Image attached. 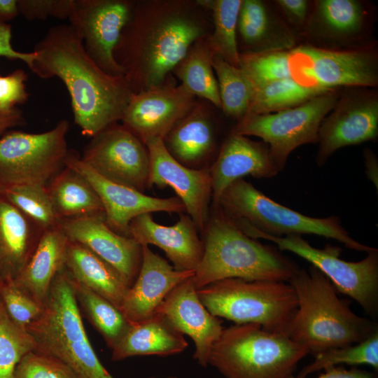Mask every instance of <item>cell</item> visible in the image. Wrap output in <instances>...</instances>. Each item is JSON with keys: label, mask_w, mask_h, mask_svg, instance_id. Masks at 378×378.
Here are the masks:
<instances>
[{"label": "cell", "mask_w": 378, "mask_h": 378, "mask_svg": "<svg viewBox=\"0 0 378 378\" xmlns=\"http://www.w3.org/2000/svg\"><path fill=\"white\" fill-rule=\"evenodd\" d=\"M29 69L41 78H59L71 102L74 122L93 137L120 120L134 92L125 76L108 74L87 54L70 24L50 28L34 49Z\"/></svg>", "instance_id": "1"}, {"label": "cell", "mask_w": 378, "mask_h": 378, "mask_svg": "<svg viewBox=\"0 0 378 378\" xmlns=\"http://www.w3.org/2000/svg\"><path fill=\"white\" fill-rule=\"evenodd\" d=\"M294 288L297 309L286 335L316 356L358 344L378 331L377 323L355 314L332 282L311 265L300 268L288 281Z\"/></svg>", "instance_id": "2"}, {"label": "cell", "mask_w": 378, "mask_h": 378, "mask_svg": "<svg viewBox=\"0 0 378 378\" xmlns=\"http://www.w3.org/2000/svg\"><path fill=\"white\" fill-rule=\"evenodd\" d=\"M173 10L161 14L149 27L133 10L122 31L114 57L134 93L161 85L204 34L200 21Z\"/></svg>", "instance_id": "3"}, {"label": "cell", "mask_w": 378, "mask_h": 378, "mask_svg": "<svg viewBox=\"0 0 378 378\" xmlns=\"http://www.w3.org/2000/svg\"><path fill=\"white\" fill-rule=\"evenodd\" d=\"M210 210L203 255L192 276L197 290L229 278L288 282L298 272V264L276 246L246 234L218 207Z\"/></svg>", "instance_id": "4"}, {"label": "cell", "mask_w": 378, "mask_h": 378, "mask_svg": "<svg viewBox=\"0 0 378 378\" xmlns=\"http://www.w3.org/2000/svg\"><path fill=\"white\" fill-rule=\"evenodd\" d=\"M213 207H218L246 234L253 231L274 237L316 234L335 239L351 250L367 253L374 249L352 238L339 216L304 215L272 200L244 178L228 186Z\"/></svg>", "instance_id": "5"}, {"label": "cell", "mask_w": 378, "mask_h": 378, "mask_svg": "<svg viewBox=\"0 0 378 378\" xmlns=\"http://www.w3.org/2000/svg\"><path fill=\"white\" fill-rule=\"evenodd\" d=\"M308 351L282 333L253 323L224 328L208 365L225 378H288Z\"/></svg>", "instance_id": "6"}, {"label": "cell", "mask_w": 378, "mask_h": 378, "mask_svg": "<svg viewBox=\"0 0 378 378\" xmlns=\"http://www.w3.org/2000/svg\"><path fill=\"white\" fill-rule=\"evenodd\" d=\"M27 330L34 339V350L59 359L81 378H113L88 337L64 267L54 279L42 314Z\"/></svg>", "instance_id": "7"}, {"label": "cell", "mask_w": 378, "mask_h": 378, "mask_svg": "<svg viewBox=\"0 0 378 378\" xmlns=\"http://www.w3.org/2000/svg\"><path fill=\"white\" fill-rule=\"evenodd\" d=\"M197 291L202 304L215 316L235 325L257 324L285 335L298 306L295 289L286 281L229 278Z\"/></svg>", "instance_id": "8"}, {"label": "cell", "mask_w": 378, "mask_h": 378, "mask_svg": "<svg viewBox=\"0 0 378 378\" xmlns=\"http://www.w3.org/2000/svg\"><path fill=\"white\" fill-rule=\"evenodd\" d=\"M69 130L63 119L44 132L10 130L0 136V191L26 184L47 186L65 167Z\"/></svg>", "instance_id": "9"}, {"label": "cell", "mask_w": 378, "mask_h": 378, "mask_svg": "<svg viewBox=\"0 0 378 378\" xmlns=\"http://www.w3.org/2000/svg\"><path fill=\"white\" fill-rule=\"evenodd\" d=\"M248 236L268 240L280 251L292 252L309 262L323 273L342 293L356 302L363 311L374 318L378 313V250L367 253L361 260L353 262L340 258L341 248L327 245L312 246L301 235L274 237L259 232Z\"/></svg>", "instance_id": "10"}, {"label": "cell", "mask_w": 378, "mask_h": 378, "mask_svg": "<svg viewBox=\"0 0 378 378\" xmlns=\"http://www.w3.org/2000/svg\"><path fill=\"white\" fill-rule=\"evenodd\" d=\"M338 98L335 89L288 109L265 114L247 113L232 132L262 139L281 172L295 148L318 142L321 123Z\"/></svg>", "instance_id": "11"}, {"label": "cell", "mask_w": 378, "mask_h": 378, "mask_svg": "<svg viewBox=\"0 0 378 378\" xmlns=\"http://www.w3.org/2000/svg\"><path fill=\"white\" fill-rule=\"evenodd\" d=\"M291 77L299 84L327 90L375 87L377 57L370 48L334 50L303 45L290 50Z\"/></svg>", "instance_id": "12"}, {"label": "cell", "mask_w": 378, "mask_h": 378, "mask_svg": "<svg viewBox=\"0 0 378 378\" xmlns=\"http://www.w3.org/2000/svg\"><path fill=\"white\" fill-rule=\"evenodd\" d=\"M80 157L109 181L143 192L149 188L148 149L122 125L112 124L92 137Z\"/></svg>", "instance_id": "13"}, {"label": "cell", "mask_w": 378, "mask_h": 378, "mask_svg": "<svg viewBox=\"0 0 378 378\" xmlns=\"http://www.w3.org/2000/svg\"><path fill=\"white\" fill-rule=\"evenodd\" d=\"M133 10V4L127 1L74 0L69 24L82 40L87 54L108 74L125 76L114 50Z\"/></svg>", "instance_id": "14"}, {"label": "cell", "mask_w": 378, "mask_h": 378, "mask_svg": "<svg viewBox=\"0 0 378 378\" xmlns=\"http://www.w3.org/2000/svg\"><path fill=\"white\" fill-rule=\"evenodd\" d=\"M378 136V96L370 90H356L339 97L323 118L318 133L316 162L324 165L344 146L375 141Z\"/></svg>", "instance_id": "15"}, {"label": "cell", "mask_w": 378, "mask_h": 378, "mask_svg": "<svg viewBox=\"0 0 378 378\" xmlns=\"http://www.w3.org/2000/svg\"><path fill=\"white\" fill-rule=\"evenodd\" d=\"M65 166L76 171L92 186L103 205L106 224L120 234L130 237V223L139 215L153 212L181 214L186 211L184 204L176 196L152 197L104 178L86 164L76 152L69 150Z\"/></svg>", "instance_id": "16"}, {"label": "cell", "mask_w": 378, "mask_h": 378, "mask_svg": "<svg viewBox=\"0 0 378 378\" xmlns=\"http://www.w3.org/2000/svg\"><path fill=\"white\" fill-rule=\"evenodd\" d=\"M149 155V188L171 187L184 204L198 232L206 224L211 202V180L209 168L188 167L169 153L162 139L144 141Z\"/></svg>", "instance_id": "17"}, {"label": "cell", "mask_w": 378, "mask_h": 378, "mask_svg": "<svg viewBox=\"0 0 378 378\" xmlns=\"http://www.w3.org/2000/svg\"><path fill=\"white\" fill-rule=\"evenodd\" d=\"M195 106V96L182 85L134 92L121 118L122 125L144 144L164 139Z\"/></svg>", "instance_id": "18"}, {"label": "cell", "mask_w": 378, "mask_h": 378, "mask_svg": "<svg viewBox=\"0 0 378 378\" xmlns=\"http://www.w3.org/2000/svg\"><path fill=\"white\" fill-rule=\"evenodd\" d=\"M58 223L68 239L82 244L111 265L130 287L133 284L141 264L142 245L113 230L104 214L62 218Z\"/></svg>", "instance_id": "19"}, {"label": "cell", "mask_w": 378, "mask_h": 378, "mask_svg": "<svg viewBox=\"0 0 378 378\" xmlns=\"http://www.w3.org/2000/svg\"><path fill=\"white\" fill-rule=\"evenodd\" d=\"M192 276L183 281L166 296L156 313L165 317L182 335L191 338L195 344L192 357L206 368L211 348L224 328L220 318L202 304Z\"/></svg>", "instance_id": "20"}, {"label": "cell", "mask_w": 378, "mask_h": 378, "mask_svg": "<svg viewBox=\"0 0 378 378\" xmlns=\"http://www.w3.org/2000/svg\"><path fill=\"white\" fill-rule=\"evenodd\" d=\"M194 274L195 271L175 269L148 246L142 245L139 274L128 289L120 310L132 323L146 320L155 314L174 287Z\"/></svg>", "instance_id": "21"}, {"label": "cell", "mask_w": 378, "mask_h": 378, "mask_svg": "<svg viewBox=\"0 0 378 378\" xmlns=\"http://www.w3.org/2000/svg\"><path fill=\"white\" fill-rule=\"evenodd\" d=\"M209 169L212 188L211 207L217 204L223 191L236 180L247 175L269 178L281 172L265 143L253 141L232 132L223 142Z\"/></svg>", "instance_id": "22"}, {"label": "cell", "mask_w": 378, "mask_h": 378, "mask_svg": "<svg viewBox=\"0 0 378 378\" xmlns=\"http://www.w3.org/2000/svg\"><path fill=\"white\" fill-rule=\"evenodd\" d=\"M188 215L181 214L172 225L155 222L151 214H144L132 219L129 225L130 237L141 245L156 246L162 249L181 271H195L204 251V244Z\"/></svg>", "instance_id": "23"}, {"label": "cell", "mask_w": 378, "mask_h": 378, "mask_svg": "<svg viewBox=\"0 0 378 378\" xmlns=\"http://www.w3.org/2000/svg\"><path fill=\"white\" fill-rule=\"evenodd\" d=\"M44 230L0 194V284L20 275Z\"/></svg>", "instance_id": "24"}, {"label": "cell", "mask_w": 378, "mask_h": 378, "mask_svg": "<svg viewBox=\"0 0 378 378\" xmlns=\"http://www.w3.org/2000/svg\"><path fill=\"white\" fill-rule=\"evenodd\" d=\"M68 240L58 223L46 229L31 259L10 283L45 307L54 279L64 267Z\"/></svg>", "instance_id": "25"}, {"label": "cell", "mask_w": 378, "mask_h": 378, "mask_svg": "<svg viewBox=\"0 0 378 378\" xmlns=\"http://www.w3.org/2000/svg\"><path fill=\"white\" fill-rule=\"evenodd\" d=\"M188 342L162 315L132 323L129 329L111 349V359L120 361L136 356H169L180 354Z\"/></svg>", "instance_id": "26"}, {"label": "cell", "mask_w": 378, "mask_h": 378, "mask_svg": "<svg viewBox=\"0 0 378 378\" xmlns=\"http://www.w3.org/2000/svg\"><path fill=\"white\" fill-rule=\"evenodd\" d=\"M238 31L251 49L247 52L290 50L295 38L290 27L269 4L260 0H243L240 7Z\"/></svg>", "instance_id": "27"}, {"label": "cell", "mask_w": 378, "mask_h": 378, "mask_svg": "<svg viewBox=\"0 0 378 378\" xmlns=\"http://www.w3.org/2000/svg\"><path fill=\"white\" fill-rule=\"evenodd\" d=\"M64 267L73 279L120 309L130 286L111 265L85 246L69 239Z\"/></svg>", "instance_id": "28"}, {"label": "cell", "mask_w": 378, "mask_h": 378, "mask_svg": "<svg viewBox=\"0 0 378 378\" xmlns=\"http://www.w3.org/2000/svg\"><path fill=\"white\" fill-rule=\"evenodd\" d=\"M172 156L182 164L200 169L214 150V127L204 111L194 108L163 139Z\"/></svg>", "instance_id": "29"}, {"label": "cell", "mask_w": 378, "mask_h": 378, "mask_svg": "<svg viewBox=\"0 0 378 378\" xmlns=\"http://www.w3.org/2000/svg\"><path fill=\"white\" fill-rule=\"evenodd\" d=\"M58 220L104 214L102 202L90 183L66 167L47 186Z\"/></svg>", "instance_id": "30"}, {"label": "cell", "mask_w": 378, "mask_h": 378, "mask_svg": "<svg viewBox=\"0 0 378 378\" xmlns=\"http://www.w3.org/2000/svg\"><path fill=\"white\" fill-rule=\"evenodd\" d=\"M365 21V10L358 1L318 0L305 29L323 39L343 40L357 36Z\"/></svg>", "instance_id": "31"}, {"label": "cell", "mask_w": 378, "mask_h": 378, "mask_svg": "<svg viewBox=\"0 0 378 378\" xmlns=\"http://www.w3.org/2000/svg\"><path fill=\"white\" fill-rule=\"evenodd\" d=\"M68 273V272H67ZM80 311L112 349L130 327L121 311L111 302L73 279L68 274Z\"/></svg>", "instance_id": "32"}, {"label": "cell", "mask_w": 378, "mask_h": 378, "mask_svg": "<svg viewBox=\"0 0 378 378\" xmlns=\"http://www.w3.org/2000/svg\"><path fill=\"white\" fill-rule=\"evenodd\" d=\"M211 56L206 41L199 39L174 69L181 85L195 97L204 98L221 107Z\"/></svg>", "instance_id": "33"}, {"label": "cell", "mask_w": 378, "mask_h": 378, "mask_svg": "<svg viewBox=\"0 0 378 378\" xmlns=\"http://www.w3.org/2000/svg\"><path fill=\"white\" fill-rule=\"evenodd\" d=\"M241 1L213 0L198 3L212 11L214 31L206 41L211 54L236 67H239L237 29Z\"/></svg>", "instance_id": "34"}, {"label": "cell", "mask_w": 378, "mask_h": 378, "mask_svg": "<svg viewBox=\"0 0 378 378\" xmlns=\"http://www.w3.org/2000/svg\"><path fill=\"white\" fill-rule=\"evenodd\" d=\"M211 64L218 78L221 107L225 114L239 120L248 112L255 88L246 74L221 57L212 55Z\"/></svg>", "instance_id": "35"}, {"label": "cell", "mask_w": 378, "mask_h": 378, "mask_svg": "<svg viewBox=\"0 0 378 378\" xmlns=\"http://www.w3.org/2000/svg\"><path fill=\"white\" fill-rule=\"evenodd\" d=\"M330 90L305 87L292 78L275 80L255 89L247 113L265 114L288 109Z\"/></svg>", "instance_id": "36"}, {"label": "cell", "mask_w": 378, "mask_h": 378, "mask_svg": "<svg viewBox=\"0 0 378 378\" xmlns=\"http://www.w3.org/2000/svg\"><path fill=\"white\" fill-rule=\"evenodd\" d=\"M346 364L366 365L378 370V331L355 344L332 349L314 356V360L299 372L298 378H307L321 370Z\"/></svg>", "instance_id": "37"}, {"label": "cell", "mask_w": 378, "mask_h": 378, "mask_svg": "<svg viewBox=\"0 0 378 378\" xmlns=\"http://www.w3.org/2000/svg\"><path fill=\"white\" fill-rule=\"evenodd\" d=\"M34 349L33 337L13 321L0 298V378H13L19 362Z\"/></svg>", "instance_id": "38"}, {"label": "cell", "mask_w": 378, "mask_h": 378, "mask_svg": "<svg viewBox=\"0 0 378 378\" xmlns=\"http://www.w3.org/2000/svg\"><path fill=\"white\" fill-rule=\"evenodd\" d=\"M0 194L43 230L57 224L47 186L20 185L3 190Z\"/></svg>", "instance_id": "39"}, {"label": "cell", "mask_w": 378, "mask_h": 378, "mask_svg": "<svg viewBox=\"0 0 378 378\" xmlns=\"http://www.w3.org/2000/svg\"><path fill=\"white\" fill-rule=\"evenodd\" d=\"M290 50L240 54L239 67L250 78L255 89L275 80L292 78Z\"/></svg>", "instance_id": "40"}, {"label": "cell", "mask_w": 378, "mask_h": 378, "mask_svg": "<svg viewBox=\"0 0 378 378\" xmlns=\"http://www.w3.org/2000/svg\"><path fill=\"white\" fill-rule=\"evenodd\" d=\"M13 378H81L59 359L36 350L27 354L18 364Z\"/></svg>", "instance_id": "41"}, {"label": "cell", "mask_w": 378, "mask_h": 378, "mask_svg": "<svg viewBox=\"0 0 378 378\" xmlns=\"http://www.w3.org/2000/svg\"><path fill=\"white\" fill-rule=\"evenodd\" d=\"M0 298L10 318L24 330L41 316L44 309L11 283L0 284Z\"/></svg>", "instance_id": "42"}, {"label": "cell", "mask_w": 378, "mask_h": 378, "mask_svg": "<svg viewBox=\"0 0 378 378\" xmlns=\"http://www.w3.org/2000/svg\"><path fill=\"white\" fill-rule=\"evenodd\" d=\"M74 0H18L19 14L29 20L70 17Z\"/></svg>", "instance_id": "43"}, {"label": "cell", "mask_w": 378, "mask_h": 378, "mask_svg": "<svg viewBox=\"0 0 378 378\" xmlns=\"http://www.w3.org/2000/svg\"><path fill=\"white\" fill-rule=\"evenodd\" d=\"M27 74L17 69L6 76H0V111L8 112L16 104L27 102L29 94L26 90Z\"/></svg>", "instance_id": "44"}, {"label": "cell", "mask_w": 378, "mask_h": 378, "mask_svg": "<svg viewBox=\"0 0 378 378\" xmlns=\"http://www.w3.org/2000/svg\"><path fill=\"white\" fill-rule=\"evenodd\" d=\"M276 7L285 18L300 29L306 28L309 16V4L306 0H276Z\"/></svg>", "instance_id": "45"}, {"label": "cell", "mask_w": 378, "mask_h": 378, "mask_svg": "<svg viewBox=\"0 0 378 378\" xmlns=\"http://www.w3.org/2000/svg\"><path fill=\"white\" fill-rule=\"evenodd\" d=\"M11 26L8 23L0 22V57L9 59L21 60L29 68L35 58V54L20 52L11 45Z\"/></svg>", "instance_id": "46"}, {"label": "cell", "mask_w": 378, "mask_h": 378, "mask_svg": "<svg viewBox=\"0 0 378 378\" xmlns=\"http://www.w3.org/2000/svg\"><path fill=\"white\" fill-rule=\"evenodd\" d=\"M288 378L298 377L292 375ZM317 378H377V376L373 372L360 370L357 367L347 370L342 366H335L324 370V372Z\"/></svg>", "instance_id": "47"}, {"label": "cell", "mask_w": 378, "mask_h": 378, "mask_svg": "<svg viewBox=\"0 0 378 378\" xmlns=\"http://www.w3.org/2000/svg\"><path fill=\"white\" fill-rule=\"evenodd\" d=\"M24 118L20 109L15 108L8 112L0 111V136L10 129L22 125Z\"/></svg>", "instance_id": "48"}, {"label": "cell", "mask_w": 378, "mask_h": 378, "mask_svg": "<svg viewBox=\"0 0 378 378\" xmlns=\"http://www.w3.org/2000/svg\"><path fill=\"white\" fill-rule=\"evenodd\" d=\"M365 173L368 178L378 188V161L375 154L367 148L363 152Z\"/></svg>", "instance_id": "49"}, {"label": "cell", "mask_w": 378, "mask_h": 378, "mask_svg": "<svg viewBox=\"0 0 378 378\" xmlns=\"http://www.w3.org/2000/svg\"><path fill=\"white\" fill-rule=\"evenodd\" d=\"M18 15V0H0V22L6 23Z\"/></svg>", "instance_id": "50"}, {"label": "cell", "mask_w": 378, "mask_h": 378, "mask_svg": "<svg viewBox=\"0 0 378 378\" xmlns=\"http://www.w3.org/2000/svg\"><path fill=\"white\" fill-rule=\"evenodd\" d=\"M148 378H157V377L152 376V377H149ZM167 378H179V377L177 376H169Z\"/></svg>", "instance_id": "51"}]
</instances>
